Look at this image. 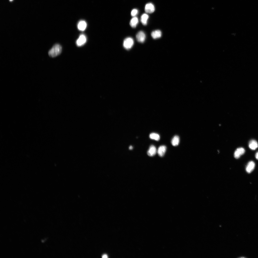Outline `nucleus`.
I'll list each match as a JSON object with an SVG mask.
<instances>
[{"label":"nucleus","instance_id":"nucleus-1","mask_svg":"<svg viewBox=\"0 0 258 258\" xmlns=\"http://www.w3.org/2000/svg\"><path fill=\"white\" fill-rule=\"evenodd\" d=\"M62 50V47L59 44H55L49 51L48 54L51 57H55L61 53Z\"/></svg>","mask_w":258,"mask_h":258},{"label":"nucleus","instance_id":"nucleus-2","mask_svg":"<svg viewBox=\"0 0 258 258\" xmlns=\"http://www.w3.org/2000/svg\"><path fill=\"white\" fill-rule=\"evenodd\" d=\"M134 44V41L133 39L130 37H128L124 40L123 45L126 49H129L132 47Z\"/></svg>","mask_w":258,"mask_h":258},{"label":"nucleus","instance_id":"nucleus-3","mask_svg":"<svg viewBox=\"0 0 258 258\" xmlns=\"http://www.w3.org/2000/svg\"><path fill=\"white\" fill-rule=\"evenodd\" d=\"M146 36L145 33L142 31L139 32L136 35V38L137 41L140 43H143L145 41Z\"/></svg>","mask_w":258,"mask_h":258},{"label":"nucleus","instance_id":"nucleus-4","mask_svg":"<svg viewBox=\"0 0 258 258\" xmlns=\"http://www.w3.org/2000/svg\"><path fill=\"white\" fill-rule=\"evenodd\" d=\"M245 152V149L243 148L242 147L239 148L235 150L234 153V157L236 159H238L241 155L243 154Z\"/></svg>","mask_w":258,"mask_h":258},{"label":"nucleus","instance_id":"nucleus-5","mask_svg":"<svg viewBox=\"0 0 258 258\" xmlns=\"http://www.w3.org/2000/svg\"><path fill=\"white\" fill-rule=\"evenodd\" d=\"M155 10V7L154 5L151 3H148L146 4L145 7V11L147 13H153Z\"/></svg>","mask_w":258,"mask_h":258},{"label":"nucleus","instance_id":"nucleus-6","mask_svg":"<svg viewBox=\"0 0 258 258\" xmlns=\"http://www.w3.org/2000/svg\"><path fill=\"white\" fill-rule=\"evenodd\" d=\"M255 163L253 161L249 162L246 167V172L248 173H251L254 170L255 167Z\"/></svg>","mask_w":258,"mask_h":258},{"label":"nucleus","instance_id":"nucleus-7","mask_svg":"<svg viewBox=\"0 0 258 258\" xmlns=\"http://www.w3.org/2000/svg\"><path fill=\"white\" fill-rule=\"evenodd\" d=\"M86 38L85 35H81L76 41L77 44L78 46H81L86 43Z\"/></svg>","mask_w":258,"mask_h":258},{"label":"nucleus","instance_id":"nucleus-8","mask_svg":"<svg viewBox=\"0 0 258 258\" xmlns=\"http://www.w3.org/2000/svg\"><path fill=\"white\" fill-rule=\"evenodd\" d=\"M157 150L156 147L153 145H151L147 152L148 155L149 156H152L156 153Z\"/></svg>","mask_w":258,"mask_h":258},{"label":"nucleus","instance_id":"nucleus-9","mask_svg":"<svg viewBox=\"0 0 258 258\" xmlns=\"http://www.w3.org/2000/svg\"><path fill=\"white\" fill-rule=\"evenodd\" d=\"M249 147L252 150H256L258 147V144L257 141L255 140H250L249 143Z\"/></svg>","mask_w":258,"mask_h":258},{"label":"nucleus","instance_id":"nucleus-10","mask_svg":"<svg viewBox=\"0 0 258 258\" xmlns=\"http://www.w3.org/2000/svg\"><path fill=\"white\" fill-rule=\"evenodd\" d=\"M166 147L165 145H161L158 148L157 152L158 155L160 157H162L164 155L166 150Z\"/></svg>","mask_w":258,"mask_h":258},{"label":"nucleus","instance_id":"nucleus-11","mask_svg":"<svg viewBox=\"0 0 258 258\" xmlns=\"http://www.w3.org/2000/svg\"><path fill=\"white\" fill-rule=\"evenodd\" d=\"M151 36L152 38L156 39L160 38L161 35V32L159 30H156L153 31L151 33Z\"/></svg>","mask_w":258,"mask_h":258},{"label":"nucleus","instance_id":"nucleus-12","mask_svg":"<svg viewBox=\"0 0 258 258\" xmlns=\"http://www.w3.org/2000/svg\"><path fill=\"white\" fill-rule=\"evenodd\" d=\"M149 17L148 15L144 13L142 15L140 20L143 25H145L147 24V20Z\"/></svg>","mask_w":258,"mask_h":258},{"label":"nucleus","instance_id":"nucleus-13","mask_svg":"<svg viewBox=\"0 0 258 258\" xmlns=\"http://www.w3.org/2000/svg\"><path fill=\"white\" fill-rule=\"evenodd\" d=\"M138 22V20L136 17H134L130 20V24L133 28L135 27Z\"/></svg>","mask_w":258,"mask_h":258},{"label":"nucleus","instance_id":"nucleus-14","mask_svg":"<svg viewBox=\"0 0 258 258\" xmlns=\"http://www.w3.org/2000/svg\"><path fill=\"white\" fill-rule=\"evenodd\" d=\"M86 26V22L84 21H80L79 22L78 25V29L79 30L82 31L84 30L85 29Z\"/></svg>","mask_w":258,"mask_h":258},{"label":"nucleus","instance_id":"nucleus-15","mask_svg":"<svg viewBox=\"0 0 258 258\" xmlns=\"http://www.w3.org/2000/svg\"><path fill=\"white\" fill-rule=\"evenodd\" d=\"M179 142V138L177 135L175 136L172 139L171 141V143L174 146L177 145Z\"/></svg>","mask_w":258,"mask_h":258},{"label":"nucleus","instance_id":"nucleus-16","mask_svg":"<svg viewBox=\"0 0 258 258\" xmlns=\"http://www.w3.org/2000/svg\"><path fill=\"white\" fill-rule=\"evenodd\" d=\"M149 137L151 139L156 141L159 140L160 139V136L159 134L155 133H151L150 134Z\"/></svg>","mask_w":258,"mask_h":258},{"label":"nucleus","instance_id":"nucleus-17","mask_svg":"<svg viewBox=\"0 0 258 258\" xmlns=\"http://www.w3.org/2000/svg\"><path fill=\"white\" fill-rule=\"evenodd\" d=\"M138 11L137 9H133L131 11V15L132 16H134L138 14Z\"/></svg>","mask_w":258,"mask_h":258},{"label":"nucleus","instance_id":"nucleus-18","mask_svg":"<svg viewBox=\"0 0 258 258\" xmlns=\"http://www.w3.org/2000/svg\"><path fill=\"white\" fill-rule=\"evenodd\" d=\"M255 157L258 160V151L256 153Z\"/></svg>","mask_w":258,"mask_h":258},{"label":"nucleus","instance_id":"nucleus-19","mask_svg":"<svg viewBox=\"0 0 258 258\" xmlns=\"http://www.w3.org/2000/svg\"><path fill=\"white\" fill-rule=\"evenodd\" d=\"M102 258H107L108 257L107 255L104 254V255H103L102 256Z\"/></svg>","mask_w":258,"mask_h":258},{"label":"nucleus","instance_id":"nucleus-20","mask_svg":"<svg viewBox=\"0 0 258 258\" xmlns=\"http://www.w3.org/2000/svg\"><path fill=\"white\" fill-rule=\"evenodd\" d=\"M133 147L132 146H130L129 147V149L130 150H131L132 149H133Z\"/></svg>","mask_w":258,"mask_h":258},{"label":"nucleus","instance_id":"nucleus-21","mask_svg":"<svg viewBox=\"0 0 258 258\" xmlns=\"http://www.w3.org/2000/svg\"><path fill=\"white\" fill-rule=\"evenodd\" d=\"M12 0H9V1H12Z\"/></svg>","mask_w":258,"mask_h":258}]
</instances>
